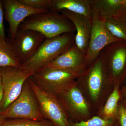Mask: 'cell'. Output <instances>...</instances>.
<instances>
[{
  "instance_id": "cell-1",
  "label": "cell",
  "mask_w": 126,
  "mask_h": 126,
  "mask_svg": "<svg viewBox=\"0 0 126 126\" xmlns=\"http://www.w3.org/2000/svg\"><path fill=\"white\" fill-rule=\"evenodd\" d=\"M38 32L50 38L66 33H74L73 23L60 12L48 10L30 16L25 19L19 28Z\"/></svg>"
},
{
  "instance_id": "cell-2",
  "label": "cell",
  "mask_w": 126,
  "mask_h": 126,
  "mask_svg": "<svg viewBox=\"0 0 126 126\" xmlns=\"http://www.w3.org/2000/svg\"><path fill=\"white\" fill-rule=\"evenodd\" d=\"M75 36L74 33H66L46 39L35 54L21 67L34 73L40 70L71 47Z\"/></svg>"
},
{
  "instance_id": "cell-3",
  "label": "cell",
  "mask_w": 126,
  "mask_h": 126,
  "mask_svg": "<svg viewBox=\"0 0 126 126\" xmlns=\"http://www.w3.org/2000/svg\"><path fill=\"white\" fill-rule=\"evenodd\" d=\"M77 74L58 69L44 68L30 77L41 89L58 96L76 83Z\"/></svg>"
},
{
  "instance_id": "cell-4",
  "label": "cell",
  "mask_w": 126,
  "mask_h": 126,
  "mask_svg": "<svg viewBox=\"0 0 126 126\" xmlns=\"http://www.w3.org/2000/svg\"><path fill=\"white\" fill-rule=\"evenodd\" d=\"M0 114L6 119H24L34 121L44 120L28 79L24 84L19 96Z\"/></svg>"
},
{
  "instance_id": "cell-5",
  "label": "cell",
  "mask_w": 126,
  "mask_h": 126,
  "mask_svg": "<svg viewBox=\"0 0 126 126\" xmlns=\"http://www.w3.org/2000/svg\"><path fill=\"white\" fill-rule=\"evenodd\" d=\"M34 73L21 67L0 68V75L4 92L0 105V113L4 111L18 98L25 82Z\"/></svg>"
},
{
  "instance_id": "cell-6",
  "label": "cell",
  "mask_w": 126,
  "mask_h": 126,
  "mask_svg": "<svg viewBox=\"0 0 126 126\" xmlns=\"http://www.w3.org/2000/svg\"><path fill=\"white\" fill-rule=\"evenodd\" d=\"M28 81L44 119L49 120L54 126H70L67 114L58 97L41 89L30 78Z\"/></svg>"
},
{
  "instance_id": "cell-7",
  "label": "cell",
  "mask_w": 126,
  "mask_h": 126,
  "mask_svg": "<svg viewBox=\"0 0 126 126\" xmlns=\"http://www.w3.org/2000/svg\"><path fill=\"white\" fill-rule=\"evenodd\" d=\"M92 26L85 58L87 68L96 59L107 46L115 42L123 41L112 34L107 27L106 20L101 19L92 12Z\"/></svg>"
},
{
  "instance_id": "cell-8",
  "label": "cell",
  "mask_w": 126,
  "mask_h": 126,
  "mask_svg": "<svg viewBox=\"0 0 126 126\" xmlns=\"http://www.w3.org/2000/svg\"><path fill=\"white\" fill-rule=\"evenodd\" d=\"M46 38L38 32L19 28L14 39H8L21 65L35 54Z\"/></svg>"
},
{
  "instance_id": "cell-9",
  "label": "cell",
  "mask_w": 126,
  "mask_h": 126,
  "mask_svg": "<svg viewBox=\"0 0 126 126\" xmlns=\"http://www.w3.org/2000/svg\"><path fill=\"white\" fill-rule=\"evenodd\" d=\"M110 80L124 79L126 73V42H115L107 46L101 52Z\"/></svg>"
},
{
  "instance_id": "cell-10",
  "label": "cell",
  "mask_w": 126,
  "mask_h": 126,
  "mask_svg": "<svg viewBox=\"0 0 126 126\" xmlns=\"http://www.w3.org/2000/svg\"><path fill=\"white\" fill-rule=\"evenodd\" d=\"M6 19L9 23L11 38L14 39L20 25L30 16L44 13L48 10L31 8L21 3L19 0H2Z\"/></svg>"
},
{
  "instance_id": "cell-11",
  "label": "cell",
  "mask_w": 126,
  "mask_h": 126,
  "mask_svg": "<svg viewBox=\"0 0 126 126\" xmlns=\"http://www.w3.org/2000/svg\"><path fill=\"white\" fill-rule=\"evenodd\" d=\"M108 78V72L101 52L95 61L78 78L86 82L90 97L96 101L99 97L104 82Z\"/></svg>"
},
{
  "instance_id": "cell-12",
  "label": "cell",
  "mask_w": 126,
  "mask_h": 126,
  "mask_svg": "<svg viewBox=\"0 0 126 126\" xmlns=\"http://www.w3.org/2000/svg\"><path fill=\"white\" fill-rule=\"evenodd\" d=\"M86 54L77 47L75 43L44 68L67 70L79 76L86 71Z\"/></svg>"
},
{
  "instance_id": "cell-13",
  "label": "cell",
  "mask_w": 126,
  "mask_h": 126,
  "mask_svg": "<svg viewBox=\"0 0 126 126\" xmlns=\"http://www.w3.org/2000/svg\"><path fill=\"white\" fill-rule=\"evenodd\" d=\"M77 86L76 82L57 97L67 113L72 118L84 119L89 116V108L86 99Z\"/></svg>"
},
{
  "instance_id": "cell-14",
  "label": "cell",
  "mask_w": 126,
  "mask_h": 126,
  "mask_svg": "<svg viewBox=\"0 0 126 126\" xmlns=\"http://www.w3.org/2000/svg\"><path fill=\"white\" fill-rule=\"evenodd\" d=\"M60 12L74 25L76 33L75 43L77 47L86 55L92 32V20L85 16L67 10H62Z\"/></svg>"
},
{
  "instance_id": "cell-15",
  "label": "cell",
  "mask_w": 126,
  "mask_h": 126,
  "mask_svg": "<svg viewBox=\"0 0 126 126\" xmlns=\"http://www.w3.org/2000/svg\"><path fill=\"white\" fill-rule=\"evenodd\" d=\"M92 0H51L49 10L60 12L67 10L92 20Z\"/></svg>"
},
{
  "instance_id": "cell-16",
  "label": "cell",
  "mask_w": 126,
  "mask_h": 126,
  "mask_svg": "<svg viewBox=\"0 0 126 126\" xmlns=\"http://www.w3.org/2000/svg\"><path fill=\"white\" fill-rule=\"evenodd\" d=\"M126 5V0H92V11L106 20L116 17Z\"/></svg>"
},
{
  "instance_id": "cell-17",
  "label": "cell",
  "mask_w": 126,
  "mask_h": 126,
  "mask_svg": "<svg viewBox=\"0 0 126 126\" xmlns=\"http://www.w3.org/2000/svg\"><path fill=\"white\" fill-rule=\"evenodd\" d=\"M21 66V64L8 39L0 38V68Z\"/></svg>"
},
{
  "instance_id": "cell-18",
  "label": "cell",
  "mask_w": 126,
  "mask_h": 126,
  "mask_svg": "<svg viewBox=\"0 0 126 126\" xmlns=\"http://www.w3.org/2000/svg\"><path fill=\"white\" fill-rule=\"evenodd\" d=\"M120 98L119 87L118 84H116L101 111V117H100L105 120L114 121L117 117L118 103Z\"/></svg>"
},
{
  "instance_id": "cell-19",
  "label": "cell",
  "mask_w": 126,
  "mask_h": 126,
  "mask_svg": "<svg viewBox=\"0 0 126 126\" xmlns=\"http://www.w3.org/2000/svg\"><path fill=\"white\" fill-rule=\"evenodd\" d=\"M107 27L116 38L126 42V24L115 18L106 20Z\"/></svg>"
},
{
  "instance_id": "cell-20",
  "label": "cell",
  "mask_w": 126,
  "mask_h": 126,
  "mask_svg": "<svg viewBox=\"0 0 126 126\" xmlns=\"http://www.w3.org/2000/svg\"><path fill=\"white\" fill-rule=\"evenodd\" d=\"M0 126H54L51 122L47 120L34 121L29 119H13L6 121Z\"/></svg>"
},
{
  "instance_id": "cell-21",
  "label": "cell",
  "mask_w": 126,
  "mask_h": 126,
  "mask_svg": "<svg viewBox=\"0 0 126 126\" xmlns=\"http://www.w3.org/2000/svg\"><path fill=\"white\" fill-rule=\"evenodd\" d=\"M70 126H113V120H106L94 116L87 121L74 122L69 121Z\"/></svg>"
},
{
  "instance_id": "cell-22",
  "label": "cell",
  "mask_w": 126,
  "mask_h": 126,
  "mask_svg": "<svg viewBox=\"0 0 126 126\" xmlns=\"http://www.w3.org/2000/svg\"><path fill=\"white\" fill-rule=\"evenodd\" d=\"M21 3L33 9L49 10L51 0H19Z\"/></svg>"
},
{
  "instance_id": "cell-23",
  "label": "cell",
  "mask_w": 126,
  "mask_h": 126,
  "mask_svg": "<svg viewBox=\"0 0 126 126\" xmlns=\"http://www.w3.org/2000/svg\"><path fill=\"white\" fill-rule=\"evenodd\" d=\"M4 8L2 1L0 0V38L5 40V33L4 23Z\"/></svg>"
},
{
  "instance_id": "cell-24",
  "label": "cell",
  "mask_w": 126,
  "mask_h": 126,
  "mask_svg": "<svg viewBox=\"0 0 126 126\" xmlns=\"http://www.w3.org/2000/svg\"><path fill=\"white\" fill-rule=\"evenodd\" d=\"M117 117L119 119L121 126H126V108L121 105L118 107Z\"/></svg>"
},
{
  "instance_id": "cell-25",
  "label": "cell",
  "mask_w": 126,
  "mask_h": 126,
  "mask_svg": "<svg viewBox=\"0 0 126 126\" xmlns=\"http://www.w3.org/2000/svg\"><path fill=\"white\" fill-rule=\"evenodd\" d=\"M115 19L126 24V5L124 9Z\"/></svg>"
},
{
  "instance_id": "cell-26",
  "label": "cell",
  "mask_w": 126,
  "mask_h": 126,
  "mask_svg": "<svg viewBox=\"0 0 126 126\" xmlns=\"http://www.w3.org/2000/svg\"><path fill=\"white\" fill-rule=\"evenodd\" d=\"M3 94H4V92H3V86L2 85H1L0 87V105L2 98H3Z\"/></svg>"
},
{
  "instance_id": "cell-27",
  "label": "cell",
  "mask_w": 126,
  "mask_h": 126,
  "mask_svg": "<svg viewBox=\"0 0 126 126\" xmlns=\"http://www.w3.org/2000/svg\"><path fill=\"white\" fill-rule=\"evenodd\" d=\"M122 95L124 98V103L126 106V86L123 89L122 92Z\"/></svg>"
},
{
  "instance_id": "cell-28",
  "label": "cell",
  "mask_w": 126,
  "mask_h": 126,
  "mask_svg": "<svg viewBox=\"0 0 126 126\" xmlns=\"http://www.w3.org/2000/svg\"><path fill=\"white\" fill-rule=\"evenodd\" d=\"M6 119L3 115L0 114V126L3 124L6 121Z\"/></svg>"
},
{
  "instance_id": "cell-29",
  "label": "cell",
  "mask_w": 126,
  "mask_h": 126,
  "mask_svg": "<svg viewBox=\"0 0 126 126\" xmlns=\"http://www.w3.org/2000/svg\"><path fill=\"white\" fill-rule=\"evenodd\" d=\"M2 85V82H1V77L0 75V87Z\"/></svg>"
},
{
  "instance_id": "cell-30",
  "label": "cell",
  "mask_w": 126,
  "mask_h": 126,
  "mask_svg": "<svg viewBox=\"0 0 126 126\" xmlns=\"http://www.w3.org/2000/svg\"><path fill=\"white\" fill-rule=\"evenodd\" d=\"M124 81H125V82L126 83V75H125V77H124Z\"/></svg>"
}]
</instances>
